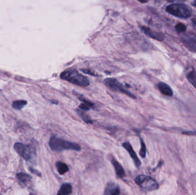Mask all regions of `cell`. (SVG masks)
Returning <instances> with one entry per match:
<instances>
[{
    "label": "cell",
    "mask_w": 196,
    "mask_h": 195,
    "mask_svg": "<svg viewBox=\"0 0 196 195\" xmlns=\"http://www.w3.org/2000/svg\"><path fill=\"white\" fill-rule=\"evenodd\" d=\"M50 146L52 151L62 152L65 150L80 151L81 147L77 143L67 141L62 139L52 136L50 140Z\"/></svg>",
    "instance_id": "1"
},
{
    "label": "cell",
    "mask_w": 196,
    "mask_h": 195,
    "mask_svg": "<svg viewBox=\"0 0 196 195\" xmlns=\"http://www.w3.org/2000/svg\"><path fill=\"white\" fill-rule=\"evenodd\" d=\"M60 78L62 80L78 86H87L90 85V81L87 77L74 69L67 70L62 72L60 74Z\"/></svg>",
    "instance_id": "2"
},
{
    "label": "cell",
    "mask_w": 196,
    "mask_h": 195,
    "mask_svg": "<svg viewBox=\"0 0 196 195\" xmlns=\"http://www.w3.org/2000/svg\"><path fill=\"white\" fill-rule=\"evenodd\" d=\"M166 11L169 14L181 19H187L192 16L193 10L185 4H173L166 8Z\"/></svg>",
    "instance_id": "3"
},
{
    "label": "cell",
    "mask_w": 196,
    "mask_h": 195,
    "mask_svg": "<svg viewBox=\"0 0 196 195\" xmlns=\"http://www.w3.org/2000/svg\"><path fill=\"white\" fill-rule=\"evenodd\" d=\"M135 183L144 191H153L159 188V184L154 178L147 175H138L135 179Z\"/></svg>",
    "instance_id": "4"
},
{
    "label": "cell",
    "mask_w": 196,
    "mask_h": 195,
    "mask_svg": "<svg viewBox=\"0 0 196 195\" xmlns=\"http://www.w3.org/2000/svg\"><path fill=\"white\" fill-rule=\"evenodd\" d=\"M14 148L17 154L26 160H30L35 154V151L30 145L22 143H16Z\"/></svg>",
    "instance_id": "5"
},
{
    "label": "cell",
    "mask_w": 196,
    "mask_h": 195,
    "mask_svg": "<svg viewBox=\"0 0 196 195\" xmlns=\"http://www.w3.org/2000/svg\"><path fill=\"white\" fill-rule=\"evenodd\" d=\"M104 84L107 86H108V88H110V89H113V91H119L120 92L123 93L131 97L134 98V95L132 94L131 93L127 91H126L122 85L115 79L113 78L107 79L104 80Z\"/></svg>",
    "instance_id": "6"
},
{
    "label": "cell",
    "mask_w": 196,
    "mask_h": 195,
    "mask_svg": "<svg viewBox=\"0 0 196 195\" xmlns=\"http://www.w3.org/2000/svg\"><path fill=\"white\" fill-rule=\"evenodd\" d=\"M122 145H123L124 148L129 152V154L130 155L131 157L132 158L133 160L134 161V163L136 165V166L137 168H139L141 165V162L140 160L138 159V156L136 154L135 152L134 151V149H133V146H131V145L129 142H125V143H124Z\"/></svg>",
    "instance_id": "7"
},
{
    "label": "cell",
    "mask_w": 196,
    "mask_h": 195,
    "mask_svg": "<svg viewBox=\"0 0 196 195\" xmlns=\"http://www.w3.org/2000/svg\"><path fill=\"white\" fill-rule=\"evenodd\" d=\"M120 188L117 184L113 182H110L107 184L104 195H120Z\"/></svg>",
    "instance_id": "8"
},
{
    "label": "cell",
    "mask_w": 196,
    "mask_h": 195,
    "mask_svg": "<svg viewBox=\"0 0 196 195\" xmlns=\"http://www.w3.org/2000/svg\"><path fill=\"white\" fill-rule=\"evenodd\" d=\"M183 42L190 51L196 53V37L187 36L183 39Z\"/></svg>",
    "instance_id": "9"
},
{
    "label": "cell",
    "mask_w": 196,
    "mask_h": 195,
    "mask_svg": "<svg viewBox=\"0 0 196 195\" xmlns=\"http://www.w3.org/2000/svg\"><path fill=\"white\" fill-rule=\"evenodd\" d=\"M142 29L144 31V33L150 38L159 41H162L164 40V36L162 33L153 31L146 27H142Z\"/></svg>",
    "instance_id": "10"
},
{
    "label": "cell",
    "mask_w": 196,
    "mask_h": 195,
    "mask_svg": "<svg viewBox=\"0 0 196 195\" xmlns=\"http://www.w3.org/2000/svg\"><path fill=\"white\" fill-rule=\"evenodd\" d=\"M158 88L161 93L167 96L172 97L173 94V92L171 88L164 82H159L158 84Z\"/></svg>",
    "instance_id": "11"
},
{
    "label": "cell",
    "mask_w": 196,
    "mask_h": 195,
    "mask_svg": "<svg viewBox=\"0 0 196 195\" xmlns=\"http://www.w3.org/2000/svg\"><path fill=\"white\" fill-rule=\"evenodd\" d=\"M111 163L113 165L116 175H117L118 177L119 178H123L125 175V173L122 166L117 160L115 159L111 160Z\"/></svg>",
    "instance_id": "12"
},
{
    "label": "cell",
    "mask_w": 196,
    "mask_h": 195,
    "mask_svg": "<svg viewBox=\"0 0 196 195\" xmlns=\"http://www.w3.org/2000/svg\"><path fill=\"white\" fill-rule=\"evenodd\" d=\"M72 192V185L70 183H64L60 186L57 195H70Z\"/></svg>",
    "instance_id": "13"
},
{
    "label": "cell",
    "mask_w": 196,
    "mask_h": 195,
    "mask_svg": "<svg viewBox=\"0 0 196 195\" xmlns=\"http://www.w3.org/2000/svg\"><path fill=\"white\" fill-rule=\"evenodd\" d=\"M56 169L60 175H62L65 174L69 171V168L68 165L63 162L58 161L56 163Z\"/></svg>",
    "instance_id": "14"
},
{
    "label": "cell",
    "mask_w": 196,
    "mask_h": 195,
    "mask_svg": "<svg viewBox=\"0 0 196 195\" xmlns=\"http://www.w3.org/2000/svg\"><path fill=\"white\" fill-rule=\"evenodd\" d=\"M187 79L190 84L196 89V72L194 69H192L186 74Z\"/></svg>",
    "instance_id": "15"
},
{
    "label": "cell",
    "mask_w": 196,
    "mask_h": 195,
    "mask_svg": "<svg viewBox=\"0 0 196 195\" xmlns=\"http://www.w3.org/2000/svg\"><path fill=\"white\" fill-rule=\"evenodd\" d=\"M17 177L19 181L22 184H27L31 180V176L24 173H19L17 175Z\"/></svg>",
    "instance_id": "16"
},
{
    "label": "cell",
    "mask_w": 196,
    "mask_h": 195,
    "mask_svg": "<svg viewBox=\"0 0 196 195\" xmlns=\"http://www.w3.org/2000/svg\"><path fill=\"white\" fill-rule=\"evenodd\" d=\"M77 113H78L79 116L83 120L84 122H85L86 123L90 124L93 123V121H92L91 119L90 118V117L82 110L77 109Z\"/></svg>",
    "instance_id": "17"
},
{
    "label": "cell",
    "mask_w": 196,
    "mask_h": 195,
    "mask_svg": "<svg viewBox=\"0 0 196 195\" xmlns=\"http://www.w3.org/2000/svg\"><path fill=\"white\" fill-rule=\"evenodd\" d=\"M83 103L79 106L80 109L82 111H88L90 110L91 108L93 106V104L90 101H88L85 100H83Z\"/></svg>",
    "instance_id": "18"
},
{
    "label": "cell",
    "mask_w": 196,
    "mask_h": 195,
    "mask_svg": "<svg viewBox=\"0 0 196 195\" xmlns=\"http://www.w3.org/2000/svg\"><path fill=\"white\" fill-rule=\"evenodd\" d=\"M27 104V102L25 100H17L13 103L12 106L16 109L20 110Z\"/></svg>",
    "instance_id": "19"
},
{
    "label": "cell",
    "mask_w": 196,
    "mask_h": 195,
    "mask_svg": "<svg viewBox=\"0 0 196 195\" xmlns=\"http://www.w3.org/2000/svg\"><path fill=\"white\" fill-rule=\"evenodd\" d=\"M141 149L139 151V154L142 158H144L146 157V146L144 141L142 139H141Z\"/></svg>",
    "instance_id": "20"
},
{
    "label": "cell",
    "mask_w": 196,
    "mask_h": 195,
    "mask_svg": "<svg viewBox=\"0 0 196 195\" xmlns=\"http://www.w3.org/2000/svg\"><path fill=\"white\" fill-rule=\"evenodd\" d=\"M175 30L179 33L185 32L186 31V26L182 23H178L176 25Z\"/></svg>",
    "instance_id": "21"
},
{
    "label": "cell",
    "mask_w": 196,
    "mask_h": 195,
    "mask_svg": "<svg viewBox=\"0 0 196 195\" xmlns=\"http://www.w3.org/2000/svg\"><path fill=\"white\" fill-rule=\"evenodd\" d=\"M192 5H193V6H195V8H196V1H194V2H193L192 3Z\"/></svg>",
    "instance_id": "22"
},
{
    "label": "cell",
    "mask_w": 196,
    "mask_h": 195,
    "mask_svg": "<svg viewBox=\"0 0 196 195\" xmlns=\"http://www.w3.org/2000/svg\"><path fill=\"white\" fill-rule=\"evenodd\" d=\"M193 22H194L195 24H196V19H193Z\"/></svg>",
    "instance_id": "23"
}]
</instances>
